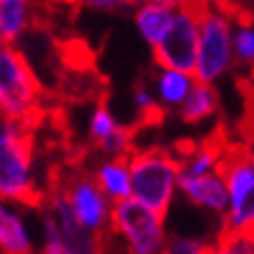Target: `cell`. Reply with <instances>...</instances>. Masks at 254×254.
<instances>
[{
  "mask_svg": "<svg viewBox=\"0 0 254 254\" xmlns=\"http://www.w3.org/2000/svg\"><path fill=\"white\" fill-rule=\"evenodd\" d=\"M128 170H131V187L135 200L147 205L163 222L173 198L175 180H180L185 170L182 161L175 156L173 149L149 147V149L133 152Z\"/></svg>",
  "mask_w": 254,
  "mask_h": 254,
  "instance_id": "cell-1",
  "label": "cell"
},
{
  "mask_svg": "<svg viewBox=\"0 0 254 254\" xmlns=\"http://www.w3.org/2000/svg\"><path fill=\"white\" fill-rule=\"evenodd\" d=\"M5 119V117H2ZM33 135L35 131L16 119L2 122V175L0 191L9 200H19L23 205L40 208L45 196L33 187L28 168L33 156Z\"/></svg>",
  "mask_w": 254,
  "mask_h": 254,
  "instance_id": "cell-2",
  "label": "cell"
},
{
  "mask_svg": "<svg viewBox=\"0 0 254 254\" xmlns=\"http://www.w3.org/2000/svg\"><path fill=\"white\" fill-rule=\"evenodd\" d=\"M0 103L5 119H23L31 110L42 105V84L26 56L12 45H2L0 56Z\"/></svg>",
  "mask_w": 254,
  "mask_h": 254,
  "instance_id": "cell-3",
  "label": "cell"
},
{
  "mask_svg": "<svg viewBox=\"0 0 254 254\" xmlns=\"http://www.w3.org/2000/svg\"><path fill=\"white\" fill-rule=\"evenodd\" d=\"M198 45H200V26L191 16L180 14L166 33V38L159 45L152 47L154 65L163 70H177L189 77H196L198 65Z\"/></svg>",
  "mask_w": 254,
  "mask_h": 254,
  "instance_id": "cell-4",
  "label": "cell"
},
{
  "mask_svg": "<svg viewBox=\"0 0 254 254\" xmlns=\"http://www.w3.org/2000/svg\"><path fill=\"white\" fill-rule=\"evenodd\" d=\"M112 224L128 238L133 252L156 254L161 247V219L140 200H115L112 205Z\"/></svg>",
  "mask_w": 254,
  "mask_h": 254,
  "instance_id": "cell-5",
  "label": "cell"
},
{
  "mask_svg": "<svg viewBox=\"0 0 254 254\" xmlns=\"http://www.w3.org/2000/svg\"><path fill=\"white\" fill-rule=\"evenodd\" d=\"M231 63V26L224 14H210L200 23L196 82L210 84Z\"/></svg>",
  "mask_w": 254,
  "mask_h": 254,
  "instance_id": "cell-6",
  "label": "cell"
},
{
  "mask_svg": "<svg viewBox=\"0 0 254 254\" xmlns=\"http://www.w3.org/2000/svg\"><path fill=\"white\" fill-rule=\"evenodd\" d=\"M177 182L193 203H200V205H208V208L215 210L226 208L229 196H226L224 185L215 175H187V173H182Z\"/></svg>",
  "mask_w": 254,
  "mask_h": 254,
  "instance_id": "cell-7",
  "label": "cell"
},
{
  "mask_svg": "<svg viewBox=\"0 0 254 254\" xmlns=\"http://www.w3.org/2000/svg\"><path fill=\"white\" fill-rule=\"evenodd\" d=\"M131 152H126V154H119L115 156V161L108 163V166H103L98 173V187L103 189L105 193H110L115 200H124L128 193L133 191L131 187V170H128V163H131Z\"/></svg>",
  "mask_w": 254,
  "mask_h": 254,
  "instance_id": "cell-8",
  "label": "cell"
},
{
  "mask_svg": "<svg viewBox=\"0 0 254 254\" xmlns=\"http://www.w3.org/2000/svg\"><path fill=\"white\" fill-rule=\"evenodd\" d=\"M35 0H0V35L2 45H12L19 33L31 23Z\"/></svg>",
  "mask_w": 254,
  "mask_h": 254,
  "instance_id": "cell-9",
  "label": "cell"
},
{
  "mask_svg": "<svg viewBox=\"0 0 254 254\" xmlns=\"http://www.w3.org/2000/svg\"><path fill=\"white\" fill-rule=\"evenodd\" d=\"M56 54L63 70L70 75H84L96 70V54L82 38H65L56 42Z\"/></svg>",
  "mask_w": 254,
  "mask_h": 254,
  "instance_id": "cell-10",
  "label": "cell"
},
{
  "mask_svg": "<svg viewBox=\"0 0 254 254\" xmlns=\"http://www.w3.org/2000/svg\"><path fill=\"white\" fill-rule=\"evenodd\" d=\"M173 21H175V16L170 14V7L154 5V2L140 7L138 14H135V23H138L140 33L145 35V40L152 47L159 45V42L166 38V33L170 31Z\"/></svg>",
  "mask_w": 254,
  "mask_h": 254,
  "instance_id": "cell-11",
  "label": "cell"
},
{
  "mask_svg": "<svg viewBox=\"0 0 254 254\" xmlns=\"http://www.w3.org/2000/svg\"><path fill=\"white\" fill-rule=\"evenodd\" d=\"M217 110V93L210 84L203 82H193V89L187 96L185 105H182V119L187 124H196L200 119L210 117Z\"/></svg>",
  "mask_w": 254,
  "mask_h": 254,
  "instance_id": "cell-12",
  "label": "cell"
},
{
  "mask_svg": "<svg viewBox=\"0 0 254 254\" xmlns=\"http://www.w3.org/2000/svg\"><path fill=\"white\" fill-rule=\"evenodd\" d=\"M0 243L5 254H31V243L23 233L19 217L7 210L0 212Z\"/></svg>",
  "mask_w": 254,
  "mask_h": 254,
  "instance_id": "cell-13",
  "label": "cell"
},
{
  "mask_svg": "<svg viewBox=\"0 0 254 254\" xmlns=\"http://www.w3.org/2000/svg\"><path fill=\"white\" fill-rule=\"evenodd\" d=\"M217 254H254V236L245 226L224 224L217 240Z\"/></svg>",
  "mask_w": 254,
  "mask_h": 254,
  "instance_id": "cell-14",
  "label": "cell"
},
{
  "mask_svg": "<svg viewBox=\"0 0 254 254\" xmlns=\"http://www.w3.org/2000/svg\"><path fill=\"white\" fill-rule=\"evenodd\" d=\"M189 75L185 72H177V70H166L159 79V91H161L163 100L170 103V105H175L180 100H187L189 96Z\"/></svg>",
  "mask_w": 254,
  "mask_h": 254,
  "instance_id": "cell-15",
  "label": "cell"
},
{
  "mask_svg": "<svg viewBox=\"0 0 254 254\" xmlns=\"http://www.w3.org/2000/svg\"><path fill=\"white\" fill-rule=\"evenodd\" d=\"M224 16H231L243 28L254 26V0H212Z\"/></svg>",
  "mask_w": 254,
  "mask_h": 254,
  "instance_id": "cell-16",
  "label": "cell"
},
{
  "mask_svg": "<svg viewBox=\"0 0 254 254\" xmlns=\"http://www.w3.org/2000/svg\"><path fill=\"white\" fill-rule=\"evenodd\" d=\"M117 128L115 119H112V115L108 112V108H105V100L98 105V110L93 112V119H91V140L96 142V145H100L103 140L108 138V135H112V131Z\"/></svg>",
  "mask_w": 254,
  "mask_h": 254,
  "instance_id": "cell-17",
  "label": "cell"
},
{
  "mask_svg": "<svg viewBox=\"0 0 254 254\" xmlns=\"http://www.w3.org/2000/svg\"><path fill=\"white\" fill-rule=\"evenodd\" d=\"M163 254H217V247L198 243V240H189V238H175L170 240Z\"/></svg>",
  "mask_w": 254,
  "mask_h": 254,
  "instance_id": "cell-18",
  "label": "cell"
},
{
  "mask_svg": "<svg viewBox=\"0 0 254 254\" xmlns=\"http://www.w3.org/2000/svg\"><path fill=\"white\" fill-rule=\"evenodd\" d=\"M252 219H254V187L250 189V193L243 198L240 205L231 208V215L226 217L224 224H229V226H245V224H250Z\"/></svg>",
  "mask_w": 254,
  "mask_h": 254,
  "instance_id": "cell-19",
  "label": "cell"
},
{
  "mask_svg": "<svg viewBox=\"0 0 254 254\" xmlns=\"http://www.w3.org/2000/svg\"><path fill=\"white\" fill-rule=\"evenodd\" d=\"M166 119V110L161 108V105H156L154 100L149 103V105H145V108H140L138 112V122L133 124L135 128H147V126H159V124Z\"/></svg>",
  "mask_w": 254,
  "mask_h": 254,
  "instance_id": "cell-20",
  "label": "cell"
},
{
  "mask_svg": "<svg viewBox=\"0 0 254 254\" xmlns=\"http://www.w3.org/2000/svg\"><path fill=\"white\" fill-rule=\"evenodd\" d=\"M236 52L243 61H252L254 59V26L252 28H243L236 38Z\"/></svg>",
  "mask_w": 254,
  "mask_h": 254,
  "instance_id": "cell-21",
  "label": "cell"
},
{
  "mask_svg": "<svg viewBox=\"0 0 254 254\" xmlns=\"http://www.w3.org/2000/svg\"><path fill=\"white\" fill-rule=\"evenodd\" d=\"M82 5L96 9H115L119 5H126V0H82Z\"/></svg>",
  "mask_w": 254,
  "mask_h": 254,
  "instance_id": "cell-22",
  "label": "cell"
},
{
  "mask_svg": "<svg viewBox=\"0 0 254 254\" xmlns=\"http://www.w3.org/2000/svg\"><path fill=\"white\" fill-rule=\"evenodd\" d=\"M149 2H154V5H163V7H180L182 5V0H149Z\"/></svg>",
  "mask_w": 254,
  "mask_h": 254,
  "instance_id": "cell-23",
  "label": "cell"
},
{
  "mask_svg": "<svg viewBox=\"0 0 254 254\" xmlns=\"http://www.w3.org/2000/svg\"><path fill=\"white\" fill-rule=\"evenodd\" d=\"M52 2H72V5H75V2H79V5H82V0H52Z\"/></svg>",
  "mask_w": 254,
  "mask_h": 254,
  "instance_id": "cell-24",
  "label": "cell"
},
{
  "mask_svg": "<svg viewBox=\"0 0 254 254\" xmlns=\"http://www.w3.org/2000/svg\"><path fill=\"white\" fill-rule=\"evenodd\" d=\"M252 82H254V68H252Z\"/></svg>",
  "mask_w": 254,
  "mask_h": 254,
  "instance_id": "cell-25",
  "label": "cell"
}]
</instances>
